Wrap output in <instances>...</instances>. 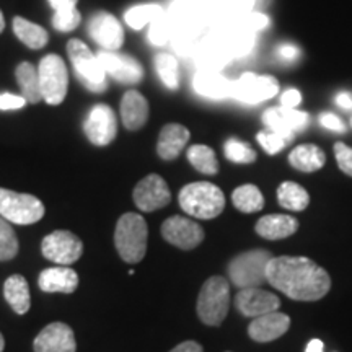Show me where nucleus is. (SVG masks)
Returning <instances> with one entry per match:
<instances>
[{
	"instance_id": "obj_1",
	"label": "nucleus",
	"mask_w": 352,
	"mask_h": 352,
	"mask_svg": "<svg viewBox=\"0 0 352 352\" xmlns=\"http://www.w3.org/2000/svg\"><path fill=\"white\" fill-rule=\"evenodd\" d=\"M266 277L272 287L292 300H320L331 289L328 272L305 256L272 258L267 264Z\"/></svg>"
},
{
	"instance_id": "obj_2",
	"label": "nucleus",
	"mask_w": 352,
	"mask_h": 352,
	"mask_svg": "<svg viewBox=\"0 0 352 352\" xmlns=\"http://www.w3.org/2000/svg\"><path fill=\"white\" fill-rule=\"evenodd\" d=\"M179 206L195 219H215L226 208L222 189L208 182L189 183L179 191Z\"/></svg>"
},
{
	"instance_id": "obj_3",
	"label": "nucleus",
	"mask_w": 352,
	"mask_h": 352,
	"mask_svg": "<svg viewBox=\"0 0 352 352\" xmlns=\"http://www.w3.org/2000/svg\"><path fill=\"white\" fill-rule=\"evenodd\" d=\"M148 228L142 215L127 212L118 220L114 230V245L122 261L138 264L147 253Z\"/></svg>"
},
{
	"instance_id": "obj_4",
	"label": "nucleus",
	"mask_w": 352,
	"mask_h": 352,
	"mask_svg": "<svg viewBox=\"0 0 352 352\" xmlns=\"http://www.w3.org/2000/svg\"><path fill=\"white\" fill-rule=\"evenodd\" d=\"M230 308V285L222 276L209 277L197 297V315L208 327H219Z\"/></svg>"
},
{
	"instance_id": "obj_5",
	"label": "nucleus",
	"mask_w": 352,
	"mask_h": 352,
	"mask_svg": "<svg viewBox=\"0 0 352 352\" xmlns=\"http://www.w3.org/2000/svg\"><path fill=\"white\" fill-rule=\"evenodd\" d=\"M67 52L78 82L88 91L101 94V91L107 90V72L101 67L98 56L94 54L85 43L80 39H70Z\"/></svg>"
},
{
	"instance_id": "obj_6",
	"label": "nucleus",
	"mask_w": 352,
	"mask_h": 352,
	"mask_svg": "<svg viewBox=\"0 0 352 352\" xmlns=\"http://www.w3.org/2000/svg\"><path fill=\"white\" fill-rule=\"evenodd\" d=\"M272 259L266 250H252L235 256L228 264V277L232 284L240 289L259 287L267 283V264Z\"/></svg>"
},
{
	"instance_id": "obj_7",
	"label": "nucleus",
	"mask_w": 352,
	"mask_h": 352,
	"mask_svg": "<svg viewBox=\"0 0 352 352\" xmlns=\"http://www.w3.org/2000/svg\"><path fill=\"white\" fill-rule=\"evenodd\" d=\"M44 204L36 196L0 188V217L16 226H32L44 217Z\"/></svg>"
},
{
	"instance_id": "obj_8",
	"label": "nucleus",
	"mask_w": 352,
	"mask_h": 352,
	"mask_svg": "<svg viewBox=\"0 0 352 352\" xmlns=\"http://www.w3.org/2000/svg\"><path fill=\"white\" fill-rule=\"evenodd\" d=\"M38 78L43 100L52 107L63 103L69 88V72L63 57L57 54L43 57L38 65Z\"/></svg>"
},
{
	"instance_id": "obj_9",
	"label": "nucleus",
	"mask_w": 352,
	"mask_h": 352,
	"mask_svg": "<svg viewBox=\"0 0 352 352\" xmlns=\"http://www.w3.org/2000/svg\"><path fill=\"white\" fill-rule=\"evenodd\" d=\"M43 256L59 266L76 263L83 253V243L77 235L69 230H56L44 236L41 243Z\"/></svg>"
},
{
	"instance_id": "obj_10",
	"label": "nucleus",
	"mask_w": 352,
	"mask_h": 352,
	"mask_svg": "<svg viewBox=\"0 0 352 352\" xmlns=\"http://www.w3.org/2000/svg\"><path fill=\"white\" fill-rule=\"evenodd\" d=\"M87 139L94 145L104 147L116 139L118 134V120L116 114L108 104L98 103L90 109L87 114V120L83 122Z\"/></svg>"
},
{
	"instance_id": "obj_11",
	"label": "nucleus",
	"mask_w": 352,
	"mask_h": 352,
	"mask_svg": "<svg viewBox=\"0 0 352 352\" xmlns=\"http://www.w3.org/2000/svg\"><path fill=\"white\" fill-rule=\"evenodd\" d=\"M277 90H279V82L274 77L248 72L243 74L236 82H233L232 96L243 103L256 104L259 101L272 98L277 95Z\"/></svg>"
},
{
	"instance_id": "obj_12",
	"label": "nucleus",
	"mask_w": 352,
	"mask_h": 352,
	"mask_svg": "<svg viewBox=\"0 0 352 352\" xmlns=\"http://www.w3.org/2000/svg\"><path fill=\"white\" fill-rule=\"evenodd\" d=\"M98 60L107 76H111L114 80L124 85H135L142 82L144 69L134 57L120 54L118 51H103L98 54Z\"/></svg>"
},
{
	"instance_id": "obj_13",
	"label": "nucleus",
	"mask_w": 352,
	"mask_h": 352,
	"mask_svg": "<svg viewBox=\"0 0 352 352\" xmlns=\"http://www.w3.org/2000/svg\"><path fill=\"white\" fill-rule=\"evenodd\" d=\"M135 206L142 212H153L165 208L171 201V192L168 184L160 175H148L144 179H140L138 186L132 192Z\"/></svg>"
},
{
	"instance_id": "obj_14",
	"label": "nucleus",
	"mask_w": 352,
	"mask_h": 352,
	"mask_svg": "<svg viewBox=\"0 0 352 352\" xmlns=\"http://www.w3.org/2000/svg\"><path fill=\"white\" fill-rule=\"evenodd\" d=\"M162 235L168 243L175 245L176 248L192 250L204 240V230L195 220L173 215L166 219L162 226Z\"/></svg>"
},
{
	"instance_id": "obj_15",
	"label": "nucleus",
	"mask_w": 352,
	"mask_h": 352,
	"mask_svg": "<svg viewBox=\"0 0 352 352\" xmlns=\"http://www.w3.org/2000/svg\"><path fill=\"white\" fill-rule=\"evenodd\" d=\"M88 33L103 51H118L124 43V30L116 16L108 12L96 13L88 21Z\"/></svg>"
},
{
	"instance_id": "obj_16",
	"label": "nucleus",
	"mask_w": 352,
	"mask_h": 352,
	"mask_svg": "<svg viewBox=\"0 0 352 352\" xmlns=\"http://www.w3.org/2000/svg\"><path fill=\"white\" fill-rule=\"evenodd\" d=\"M34 352H76L77 341L72 328L65 323L47 324L34 338Z\"/></svg>"
},
{
	"instance_id": "obj_17",
	"label": "nucleus",
	"mask_w": 352,
	"mask_h": 352,
	"mask_svg": "<svg viewBox=\"0 0 352 352\" xmlns=\"http://www.w3.org/2000/svg\"><path fill=\"white\" fill-rule=\"evenodd\" d=\"M235 307L243 316L256 318V316L279 310L280 300L279 297L272 292H267V290L250 287L240 289V292L235 296Z\"/></svg>"
},
{
	"instance_id": "obj_18",
	"label": "nucleus",
	"mask_w": 352,
	"mask_h": 352,
	"mask_svg": "<svg viewBox=\"0 0 352 352\" xmlns=\"http://www.w3.org/2000/svg\"><path fill=\"white\" fill-rule=\"evenodd\" d=\"M290 327V318L280 311L256 316L248 327V334L256 342H270L287 333Z\"/></svg>"
},
{
	"instance_id": "obj_19",
	"label": "nucleus",
	"mask_w": 352,
	"mask_h": 352,
	"mask_svg": "<svg viewBox=\"0 0 352 352\" xmlns=\"http://www.w3.org/2000/svg\"><path fill=\"white\" fill-rule=\"evenodd\" d=\"M254 33L245 30L235 21L223 23V28L219 34H215L217 41L222 44V47L230 57H241L248 54L254 46Z\"/></svg>"
},
{
	"instance_id": "obj_20",
	"label": "nucleus",
	"mask_w": 352,
	"mask_h": 352,
	"mask_svg": "<svg viewBox=\"0 0 352 352\" xmlns=\"http://www.w3.org/2000/svg\"><path fill=\"white\" fill-rule=\"evenodd\" d=\"M38 285L43 292L72 294L78 285V274L69 266L50 267L39 274Z\"/></svg>"
},
{
	"instance_id": "obj_21",
	"label": "nucleus",
	"mask_w": 352,
	"mask_h": 352,
	"mask_svg": "<svg viewBox=\"0 0 352 352\" xmlns=\"http://www.w3.org/2000/svg\"><path fill=\"white\" fill-rule=\"evenodd\" d=\"M121 120L126 129L138 131L148 120L147 98L138 90L126 91L121 100Z\"/></svg>"
},
{
	"instance_id": "obj_22",
	"label": "nucleus",
	"mask_w": 352,
	"mask_h": 352,
	"mask_svg": "<svg viewBox=\"0 0 352 352\" xmlns=\"http://www.w3.org/2000/svg\"><path fill=\"white\" fill-rule=\"evenodd\" d=\"M308 114L292 108H270L263 114V122L267 129L279 132H296L307 124Z\"/></svg>"
},
{
	"instance_id": "obj_23",
	"label": "nucleus",
	"mask_w": 352,
	"mask_h": 352,
	"mask_svg": "<svg viewBox=\"0 0 352 352\" xmlns=\"http://www.w3.org/2000/svg\"><path fill=\"white\" fill-rule=\"evenodd\" d=\"M192 87H195L196 94L206 96V98L222 100L233 95V82L214 70H201L192 80Z\"/></svg>"
},
{
	"instance_id": "obj_24",
	"label": "nucleus",
	"mask_w": 352,
	"mask_h": 352,
	"mask_svg": "<svg viewBox=\"0 0 352 352\" xmlns=\"http://www.w3.org/2000/svg\"><path fill=\"white\" fill-rule=\"evenodd\" d=\"M298 228V220L292 215L271 214L258 220L256 233L266 240H283L294 235Z\"/></svg>"
},
{
	"instance_id": "obj_25",
	"label": "nucleus",
	"mask_w": 352,
	"mask_h": 352,
	"mask_svg": "<svg viewBox=\"0 0 352 352\" xmlns=\"http://www.w3.org/2000/svg\"><path fill=\"white\" fill-rule=\"evenodd\" d=\"M189 140V131L182 124H166L160 131L157 144V152L164 160H175L186 147Z\"/></svg>"
},
{
	"instance_id": "obj_26",
	"label": "nucleus",
	"mask_w": 352,
	"mask_h": 352,
	"mask_svg": "<svg viewBox=\"0 0 352 352\" xmlns=\"http://www.w3.org/2000/svg\"><path fill=\"white\" fill-rule=\"evenodd\" d=\"M324 162H327V155H324V152L315 144L298 145V147L294 148L289 155V164L296 170L305 171V173L321 170L323 168Z\"/></svg>"
},
{
	"instance_id": "obj_27",
	"label": "nucleus",
	"mask_w": 352,
	"mask_h": 352,
	"mask_svg": "<svg viewBox=\"0 0 352 352\" xmlns=\"http://www.w3.org/2000/svg\"><path fill=\"white\" fill-rule=\"evenodd\" d=\"M3 296L13 311L19 315H25L32 307V298H30V287L23 276L13 274L8 277L3 284Z\"/></svg>"
},
{
	"instance_id": "obj_28",
	"label": "nucleus",
	"mask_w": 352,
	"mask_h": 352,
	"mask_svg": "<svg viewBox=\"0 0 352 352\" xmlns=\"http://www.w3.org/2000/svg\"><path fill=\"white\" fill-rule=\"evenodd\" d=\"M13 32H15L16 38L20 39L25 46L30 50H41L47 44V32L36 23L25 20L23 16H15L13 19Z\"/></svg>"
},
{
	"instance_id": "obj_29",
	"label": "nucleus",
	"mask_w": 352,
	"mask_h": 352,
	"mask_svg": "<svg viewBox=\"0 0 352 352\" xmlns=\"http://www.w3.org/2000/svg\"><path fill=\"white\" fill-rule=\"evenodd\" d=\"M15 77L21 90V96L26 100V103H39L43 100L41 91H39L38 70L33 64H19V67L15 70Z\"/></svg>"
},
{
	"instance_id": "obj_30",
	"label": "nucleus",
	"mask_w": 352,
	"mask_h": 352,
	"mask_svg": "<svg viewBox=\"0 0 352 352\" xmlns=\"http://www.w3.org/2000/svg\"><path fill=\"white\" fill-rule=\"evenodd\" d=\"M277 201H279V204L284 209L300 212V210L307 209L308 202H310V196H308L307 189L298 183L284 182L277 188Z\"/></svg>"
},
{
	"instance_id": "obj_31",
	"label": "nucleus",
	"mask_w": 352,
	"mask_h": 352,
	"mask_svg": "<svg viewBox=\"0 0 352 352\" xmlns=\"http://www.w3.org/2000/svg\"><path fill=\"white\" fill-rule=\"evenodd\" d=\"M233 206L245 214L258 212L264 206V196L254 184H243L233 191L232 195Z\"/></svg>"
},
{
	"instance_id": "obj_32",
	"label": "nucleus",
	"mask_w": 352,
	"mask_h": 352,
	"mask_svg": "<svg viewBox=\"0 0 352 352\" xmlns=\"http://www.w3.org/2000/svg\"><path fill=\"white\" fill-rule=\"evenodd\" d=\"M188 160L199 173L215 175L219 171L217 157H215V152L208 145H191L188 148Z\"/></svg>"
},
{
	"instance_id": "obj_33",
	"label": "nucleus",
	"mask_w": 352,
	"mask_h": 352,
	"mask_svg": "<svg viewBox=\"0 0 352 352\" xmlns=\"http://www.w3.org/2000/svg\"><path fill=\"white\" fill-rule=\"evenodd\" d=\"M153 63H155L158 77L162 78L165 87H168L170 90H176L179 87V70L175 57L166 54V52H160V54L155 56Z\"/></svg>"
},
{
	"instance_id": "obj_34",
	"label": "nucleus",
	"mask_w": 352,
	"mask_h": 352,
	"mask_svg": "<svg viewBox=\"0 0 352 352\" xmlns=\"http://www.w3.org/2000/svg\"><path fill=\"white\" fill-rule=\"evenodd\" d=\"M164 8L155 3H147V6H139L132 7L126 12V23L134 30H140L144 25L152 23L153 20H157L158 16L164 15Z\"/></svg>"
},
{
	"instance_id": "obj_35",
	"label": "nucleus",
	"mask_w": 352,
	"mask_h": 352,
	"mask_svg": "<svg viewBox=\"0 0 352 352\" xmlns=\"http://www.w3.org/2000/svg\"><path fill=\"white\" fill-rule=\"evenodd\" d=\"M19 254V239L10 222L0 217V261H8Z\"/></svg>"
},
{
	"instance_id": "obj_36",
	"label": "nucleus",
	"mask_w": 352,
	"mask_h": 352,
	"mask_svg": "<svg viewBox=\"0 0 352 352\" xmlns=\"http://www.w3.org/2000/svg\"><path fill=\"white\" fill-rule=\"evenodd\" d=\"M258 142L264 148V152L274 153L280 152L294 139V132H279V131H263L256 135Z\"/></svg>"
},
{
	"instance_id": "obj_37",
	"label": "nucleus",
	"mask_w": 352,
	"mask_h": 352,
	"mask_svg": "<svg viewBox=\"0 0 352 352\" xmlns=\"http://www.w3.org/2000/svg\"><path fill=\"white\" fill-rule=\"evenodd\" d=\"M223 152H226V157L230 162H235V164H253L256 160V152L250 147L248 144L241 142V140L236 139H228L226 145H223Z\"/></svg>"
},
{
	"instance_id": "obj_38",
	"label": "nucleus",
	"mask_w": 352,
	"mask_h": 352,
	"mask_svg": "<svg viewBox=\"0 0 352 352\" xmlns=\"http://www.w3.org/2000/svg\"><path fill=\"white\" fill-rule=\"evenodd\" d=\"M219 15H222L223 23L245 15L252 10L254 0H219Z\"/></svg>"
},
{
	"instance_id": "obj_39",
	"label": "nucleus",
	"mask_w": 352,
	"mask_h": 352,
	"mask_svg": "<svg viewBox=\"0 0 352 352\" xmlns=\"http://www.w3.org/2000/svg\"><path fill=\"white\" fill-rule=\"evenodd\" d=\"M82 16L80 12L77 8H70V10H60L54 12V16H52V25L57 32H74L78 25H80Z\"/></svg>"
},
{
	"instance_id": "obj_40",
	"label": "nucleus",
	"mask_w": 352,
	"mask_h": 352,
	"mask_svg": "<svg viewBox=\"0 0 352 352\" xmlns=\"http://www.w3.org/2000/svg\"><path fill=\"white\" fill-rule=\"evenodd\" d=\"M170 34H171V23H170L168 16L164 13V15L158 16L157 20L152 21L151 33H148V36H151V41L153 44L162 46V44H165L166 41H168Z\"/></svg>"
},
{
	"instance_id": "obj_41",
	"label": "nucleus",
	"mask_w": 352,
	"mask_h": 352,
	"mask_svg": "<svg viewBox=\"0 0 352 352\" xmlns=\"http://www.w3.org/2000/svg\"><path fill=\"white\" fill-rule=\"evenodd\" d=\"M230 21H235V23L243 26L245 30H248V32L252 33L259 32V30L266 28V26L270 25V19H267L266 15H263V13H253V12H248L245 13V15L236 16V19H233Z\"/></svg>"
},
{
	"instance_id": "obj_42",
	"label": "nucleus",
	"mask_w": 352,
	"mask_h": 352,
	"mask_svg": "<svg viewBox=\"0 0 352 352\" xmlns=\"http://www.w3.org/2000/svg\"><path fill=\"white\" fill-rule=\"evenodd\" d=\"M334 155H336V162L340 168L344 171L346 175L352 176V148L344 142L334 144Z\"/></svg>"
},
{
	"instance_id": "obj_43",
	"label": "nucleus",
	"mask_w": 352,
	"mask_h": 352,
	"mask_svg": "<svg viewBox=\"0 0 352 352\" xmlns=\"http://www.w3.org/2000/svg\"><path fill=\"white\" fill-rule=\"evenodd\" d=\"M26 104L23 96L13 94H0V111H10V109H21Z\"/></svg>"
},
{
	"instance_id": "obj_44",
	"label": "nucleus",
	"mask_w": 352,
	"mask_h": 352,
	"mask_svg": "<svg viewBox=\"0 0 352 352\" xmlns=\"http://www.w3.org/2000/svg\"><path fill=\"white\" fill-rule=\"evenodd\" d=\"M320 122L321 126H324L327 129L336 131V132H344V122H342L336 114L333 113H323L320 116Z\"/></svg>"
},
{
	"instance_id": "obj_45",
	"label": "nucleus",
	"mask_w": 352,
	"mask_h": 352,
	"mask_svg": "<svg viewBox=\"0 0 352 352\" xmlns=\"http://www.w3.org/2000/svg\"><path fill=\"white\" fill-rule=\"evenodd\" d=\"M302 101V95L300 91L296 90V88H290V90L284 91L283 98H280V103H283L284 108H292L296 109Z\"/></svg>"
},
{
	"instance_id": "obj_46",
	"label": "nucleus",
	"mask_w": 352,
	"mask_h": 352,
	"mask_svg": "<svg viewBox=\"0 0 352 352\" xmlns=\"http://www.w3.org/2000/svg\"><path fill=\"white\" fill-rule=\"evenodd\" d=\"M277 52H279V56L285 60H296L298 54H300V51H298L296 46H292V44H283V46H279Z\"/></svg>"
},
{
	"instance_id": "obj_47",
	"label": "nucleus",
	"mask_w": 352,
	"mask_h": 352,
	"mask_svg": "<svg viewBox=\"0 0 352 352\" xmlns=\"http://www.w3.org/2000/svg\"><path fill=\"white\" fill-rule=\"evenodd\" d=\"M170 352H204L202 351V346L196 341H184L182 344L173 347Z\"/></svg>"
},
{
	"instance_id": "obj_48",
	"label": "nucleus",
	"mask_w": 352,
	"mask_h": 352,
	"mask_svg": "<svg viewBox=\"0 0 352 352\" xmlns=\"http://www.w3.org/2000/svg\"><path fill=\"white\" fill-rule=\"evenodd\" d=\"M78 0H50L51 7L54 8V12L60 10H70V8H77Z\"/></svg>"
},
{
	"instance_id": "obj_49",
	"label": "nucleus",
	"mask_w": 352,
	"mask_h": 352,
	"mask_svg": "<svg viewBox=\"0 0 352 352\" xmlns=\"http://www.w3.org/2000/svg\"><path fill=\"white\" fill-rule=\"evenodd\" d=\"M336 101H338V104H340L341 108L352 109V95L347 94V91H342V94L338 95Z\"/></svg>"
},
{
	"instance_id": "obj_50",
	"label": "nucleus",
	"mask_w": 352,
	"mask_h": 352,
	"mask_svg": "<svg viewBox=\"0 0 352 352\" xmlns=\"http://www.w3.org/2000/svg\"><path fill=\"white\" fill-rule=\"evenodd\" d=\"M323 349H324L323 342H321L320 340H311L310 342H308L305 352H323Z\"/></svg>"
},
{
	"instance_id": "obj_51",
	"label": "nucleus",
	"mask_w": 352,
	"mask_h": 352,
	"mask_svg": "<svg viewBox=\"0 0 352 352\" xmlns=\"http://www.w3.org/2000/svg\"><path fill=\"white\" fill-rule=\"evenodd\" d=\"M3 30H6V20H3V13H2V10H0V33H2Z\"/></svg>"
},
{
	"instance_id": "obj_52",
	"label": "nucleus",
	"mask_w": 352,
	"mask_h": 352,
	"mask_svg": "<svg viewBox=\"0 0 352 352\" xmlns=\"http://www.w3.org/2000/svg\"><path fill=\"white\" fill-rule=\"evenodd\" d=\"M3 347H6V340H3L2 333H0V352H3Z\"/></svg>"
},
{
	"instance_id": "obj_53",
	"label": "nucleus",
	"mask_w": 352,
	"mask_h": 352,
	"mask_svg": "<svg viewBox=\"0 0 352 352\" xmlns=\"http://www.w3.org/2000/svg\"><path fill=\"white\" fill-rule=\"evenodd\" d=\"M351 124H352V120H351Z\"/></svg>"
}]
</instances>
